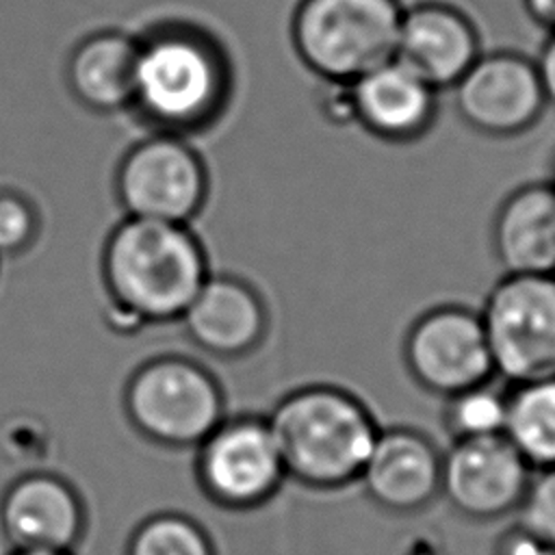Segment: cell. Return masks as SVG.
Returning <instances> with one entry per match:
<instances>
[{
  "mask_svg": "<svg viewBox=\"0 0 555 555\" xmlns=\"http://www.w3.org/2000/svg\"><path fill=\"white\" fill-rule=\"evenodd\" d=\"M208 275L202 241L186 223L126 217L102 251L115 317L132 325L180 319Z\"/></svg>",
  "mask_w": 555,
  "mask_h": 555,
  "instance_id": "1",
  "label": "cell"
},
{
  "mask_svg": "<svg viewBox=\"0 0 555 555\" xmlns=\"http://www.w3.org/2000/svg\"><path fill=\"white\" fill-rule=\"evenodd\" d=\"M267 421L286 479L321 492L358 483L382 429L356 392L323 382L288 390Z\"/></svg>",
  "mask_w": 555,
  "mask_h": 555,
  "instance_id": "2",
  "label": "cell"
},
{
  "mask_svg": "<svg viewBox=\"0 0 555 555\" xmlns=\"http://www.w3.org/2000/svg\"><path fill=\"white\" fill-rule=\"evenodd\" d=\"M230 95V63L208 35L169 26L139 41L132 108L160 132L210 126Z\"/></svg>",
  "mask_w": 555,
  "mask_h": 555,
  "instance_id": "3",
  "label": "cell"
},
{
  "mask_svg": "<svg viewBox=\"0 0 555 555\" xmlns=\"http://www.w3.org/2000/svg\"><path fill=\"white\" fill-rule=\"evenodd\" d=\"M401 0H299L291 39L321 82L349 85L395 59Z\"/></svg>",
  "mask_w": 555,
  "mask_h": 555,
  "instance_id": "4",
  "label": "cell"
},
{
  "mask_svg": "<svg viewBox=\"0 0 555 555\" xmlns=\"http://www.w3.org/2000/svg\"><path fill=\"white\" fill-rule=\"evenodd\" d=\"M124 410L145 440L165 449H195L225 418L217 379L182 356L141 364L126 384Z\"/></svg>",
  "mask_w": 555,
  "mask_h": 555,
  "instance_id": "5",
  "label": "cell"
},
{
  "mask_svg": "<svg viewBox=\"0 0 555 555\" xmlns=\"http://www.w3.org/2000/svg\"><path fill=\"white\" fill-rule=\"evenodd\" d=\"M479 317L494 375L507 386L555 375V273H503Z\"/></svg>",
  "mask_w": 555,
  "mask_h": 555,
  "instance_id": "6",
  "label": "cell"
},
{
  "mask_svg": "<svg viewBox=\"0 0 555 555\" xmlns=\"http://www.w3.org/2000/svg\"><path fill=\"white\" fill-rule=\"evenodd\" d=\"M195 451L197 486L223 509H256L271 501L286 481L267 416H225Z\"/></svg>",
  "mask_w": 555,
  "mask_h": 555,
  "instance_id": "7",
  "label": "cell"
},
{
  "mask_svg": "<svg viewBox=\"0 0 555 555\" xmlns=\"http://www.w3.org/2000/svg\"><path fill=\"white\" fill-rule=\"evenodd\" d=\"M401 358L410 379L440 399L496 377L479 310L464 304L423 310L403 334Z\"/></svg>",
  "mask_w": 555,
  "mask_h": 555,
  "instance_id": "8",
  "label": "cell"
},
{
  "mask_svg": "<svg viewBox=\"0 0 555 555\" xmlns=\"http://www.w3.org/2000/svg\"><path fill=\"white\" fill-rule=\"evenodd\" d=\"M115 193L128 217L189 223L208 195V171L182 134L156 132L126 152Z\"/></svg>",
  "mask_w": 555,
  "mask_h": 555,
  "instance_id": "9",
  "label": "cell"
},
{
  "mask_svg": "<svg viewBox=\"0 0 555 555\" xmlns=\"http://www.w3.org/2000/svg\"><path fill=\"white\" fill-rule=\"evenodd\" d=\"M451 91L457 117L488 139L520 137L548 108L535 59L516 50H483Z\"/></svg>",
  "mask_w": 555,
  "mask_h": 555,
  "instance_id": "10",
  "label": "cell"
},
{
  "mask_svg": "<svg viewBox=\"0 0 555 555\" xmlns=\"http://www.w3.org/2000/svg\"><path fill=\"white\" fill-rule=\"evenodd\" d=\"M533 468L505 434L451 440L442 451L440 496L464 518L492 522L516 514Z\"/></svg>",
  "mask_w": 555,
  "mask_h": 555,
  "instance_id": "11",
  "label": "cell"
},
{
  "mask_svg": "<svg viewBox=\"0 0 555 555\" xmlns=\"http://www.w3.org/2000/svg\"><path fill=\"white\" fill-rule=\"evenodd\" d=\"M85 529V501L59 473H24L0 494V531L13 551L74 553Z\"/></svg>",
  "mask_w": 555,
  "mask_h": 555,
  "instance_id": "12",
  "label": "cell"
},
{
  "mask_svg": "<svg viewBox=\"0 0 555 555\" xmlns=\"http://www.w3.org/2000/svg\"><path fill=\"white\" fill-rule=\"evenodd\" d=\"M442 451L416 427H382L358 483L366 499L395 516L418 514L440 496Z\"/></svg>",
  "mask_w": 555,
  "mask_h": 555,
  "instance_id": "13",
  "label": "cell"
},
{
  "mask_svg": "<svg viewBox=\"0 0 555 555\" xmlns=\"http://www.w3.org/2000/svg\"><path fill=\"white\" fill-rule=\"evenodd\" d=\"M477 22L449 0H418L403 7L395 59L434 89H451L481 56Z\"/></svg>",
  "mask_w": 555,
  "mask_h": 555,
  "instance_id": "14",
  "label": "cell"
},
{
  "mask_svg": "<svg viewBox=\"0 0 555 555\" xmlns=\"http://www.w3.org/2000/svg\"><path fill=\"white\" fill-rule=\"evenodd\" d=\"M353 124L377 141L410 145L427 137L438 119L440 91L390 59L349 82Z\"/></svg>",
  "mask_w": 555,
  "mask_h": 555,
  "instance_id": "15",
  "label": "cell"
},
{
  "mask_svg": "<svg viewBox=\"0 0 555 555\" xmlns=\"http://www.w3.org/2000/svg\"><path fill=\"white\" fill-rule=\"evenodd\" d=\"M180 321L186 336L217 358H238L254 351L269 330L264 299L236 275H208Z\"/></svg>",
  "mask_w": 555,
  "mask_h": 555,
  "instance_id": "16",
  "label": "cell"
},
{
  "mask_svg": "<svg viewBox=\"0 0 555 555\" xmlns=\"http://www.w3.org/2000/svg\"><path fill=\"white\" fill-rule=\"evenodd\" d=\"M490 247L509 275L555 273V184L533 180L512 189L494 210Z\"/></svg>",
  "mask_w": 555,
  "mask_h": 555,
  "instance_id": "17",
  "label": "cell"
},
{
  "mask_svg": "<svg viewBox=\"0 0 555 555\" xmlns=\"http://www.w3.org/2000/svg\"><path fill=\"white\" fill-rule=\"evenodd\" d=\"M139 41L115 30L82 39L69 54L65 78L72 95L93 113L132 106Z\"/></svg>",
  "mask_w": 555,
  "mask_h": 555,
  "instance_id": "18",
  "label": "cell"
},
{
  "mask_svg": "<svg viewBox=\"0 0 555 555\" xmlns=\"http://www.w3.org/2000/svg\"><path fill=\"white\" fill-rule=\"evenodd\" d=\"M505 436L533 470L555 466V375L507 386Z\"/></svg>",
  "mask_w": 555,
  "mask_h": 555,
  "instance_id": "19",
  "label": "cell"
},
{
  "mask_svg": "<svg viewBox=\"0 0 555 555\" xmlns=\"http://www.w3.org/2000/svg\"><path fill=\"white\" fill-rule=\"evenodd\" d=\"M124 555H215L206 529L186 514L156 512L128 535Z\"/></svg>",
  "mask_w": 555,
  "mask_h": 555,
  "instance_id": "20",
  "label": "cell"
},
{
  "mask_svg": "<svg viewBox=\"0 0 555 555\" xmlns=\"http://www.w3.org/2000/svg\"><path fill=\"white\" fill-rule=\"evenodd\" d=\"M442 401V423L451 440L505 434L507 388H496L494 379L462 390Z\"/></svg>",
  "mask_w": 555,
  "mask_h": 555,
  "instance_id": "21",
  "label": "cell"
},
{
  "mask_svg": "<svg viewBox=\"0 0 555 555\" xmlns=\"http://www.w3.org/2000/svg\"><path fill=\"white\" fill-rule=\"evenodd\" d=\"M516 514L520 529L538 542L555 546V466L533 470Z\"/></svg>",
  "mask_w": 555,
  "mask_h": 555,
  "instance_id": "22",
  "label": "cell"
},
{
  "mask_svg": "<svg viewBox=\"0 0 555 555\" xmlns=\"http://www.w3.org/2000/svg\"><path fill=\"white\" fill-rule=\"evenodd\" d=\"M41 230L33 199L13 189H0V258L28 251Z\"/></svg>",
  "mask_w": 555,
  "mask_h": 555,
  "instance_id": "23",
  "label": "cell"
},
{
  "mask_svg": "<svg viewBox=\"0 0 555 555\" xmlns=\"http://www.w3.org/2000/svg\"><path fill=\"white\" fill-rule=\"evenodd\" d=\"M494 555H555V546L538 542L516 525L499 540Z\"/></svg>",
  "mask_w": 555,
  "mask_h": 555,
  "instance_id": "24",
  "label": "cell"
},
{
  "mask_svg": "<svg viewBox=\"0 0 555 555\" xmlns=\"http://www.w3.org/2000/svg\"><path fill=\"white\" fill-rule=\"evenodd\" d=\"M538 74L542 80V89L546 95V104L551 108H555V33H548L538 59Z\"/></svg>",
  "mask_w": 555,
  "mask_h": 555,
  "instance_id": "25",
  "label": "cell"
},
{
  "mask_svg": "<svg viewBox=\"0 0 555 555\" xmlns=\"http://www.w3.org/2000/svg\"><path fill=\"white\" fill-rule=\"evenodd\" d=\"M522 9L535 26L555 33V0H522Z\"/></svg>",
  "mask_w": 555,
  "mask_h": 555,
  "instance_id": "26",
  "label": "cell"
},
{
  "mask_svg": "<svg viewBox=\"0 0 555 555\" xmlns=\"http://www.w3.org/2000/svg\"><path fill=\"white\" fill-rule=\"evenodd\" d=\"M11 555H74L65 551H13Z\"/></svg>",
  "mask_w": 555,
  "mask_h": 555,
  "instance_id": "27",
  "label": "cell"
},
{
  "mask_svg": "<svg viewBox=\"0 0 555 555\" xmlns=\"http://www.w3.org/2000/svg\"><path fill=\"white\" fill-rule=\"evenodd\" d=\"M551 182L555 184V163H553V176H551Z\"/></svg>",
  "mask_w": 555,
  "mask_h": 555,
  "instance_id": "28",
  "label": "cell"
}]
</instances>
